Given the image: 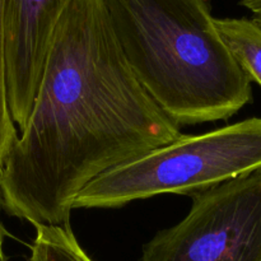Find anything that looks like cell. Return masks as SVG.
I'll return each mask as SVG.
<instances>
[{
  "instance_id": "obj_1",
  "label": "cell",
  "mask_w": 261,
  "mask_h": 261,
  "mask_svg": "<svg viewBox=\"0 0 261 261\" xmlns=\"http://www.w3.org/2000/svg\"><path fill=\"white\" fill-rule=\"evenodd\" d=\"M180 135L130 70L102 0H68L0 171L2 209L33 227L69 226L91 181Z\"/></svg>"
},
{
  "instance_id": "obj_2",
  "label": "cell",
  "mask_w": 261,
  "mask_h": 261,
  "mask_svg": "<svg viewBox=\"0 0 261 261\" xmlns=\"http://www.w3.org/2000/svg\"><path fill=\"white\" fill-rule=\"evenodd\" d=\"M102 3L130 70L178 126L226 121L252 101L208 0Z\"/></svg>"
},
{
  "instance_id": "obj_3",
  "label": "cell",
  "mask_w": 261,
  "mask_h": 261,
  "mask_svg": "<svg viewBox=\"0 0 261 261\" xmlns=\"http://www.w3.org/2000/svg\"><path fill=\"white\" fill-rule=\"evenodd\" d=\"M261 168V117L177 139L106 171L73 209H115L157 195H188Z\"/></svg>"
},
{
  "instance_id": "obj_4",
  "label": "cell",
  "mask_w": 261,
  "mask_h": 261,
  "mask_svg": "<svg viewBox=\"0 0 261 261\" xmlns=\"http://www.w3.org/2000/svg\"><path fill=\"white\" fill-rule=\"evenodd\" d=\"M191 199L188 216L147 242L140 261H261V168Z\"/></svg>"
},
{
  "instance_id": "obj_5",
  "label": "cell",
  "mask_w": 261,
  "mask_h": 261,
  "mask_svg": "<svg viewBox=\"0 0 261 261\" xmlns=\"http://www.w3.org/2000/svg\"><path fill=\"white\" fill-rule=\"evenodd\" d=\"M68 0H4L5 83L18 132L27 124L56 23Z\"/></svg>"
},
{
  "instance_id": "obj_6",
  "label": "cell",
  "mask_w": 261,
  "mask_h": 261,
  "mask_svg": "<svg viewBox=\"0 0 261 261\" xmlns=\"http://www.w3.org/2000/svg\"><path fill=\"white\" fill-rule=\"evenodd\" d=\"M214 24L240 68L261 87V27L247 18H214Z\"/></svg>"
},
{
  "instance_id": "obj_7",
  "label": "cell",
  "mask_w": 261,
  "mask_h": 261,
  "mask_svg": "<svg viewBox=\"0 0 261 261\" xmlns=\"http://www.w3.org/2000/svg\"><path fill=\"white\" fill-rule=\"evenodd\" d=\"M28 261H93L79 245L70 224L36 226Z\"/></svg>"
},
{
  "instance_id": "obj_8",
  "label": "cell",
  "mask_w": 261,
  "mask_h": 261,
  "mask_svg": "<svg viewBox=\"0 0 261 261\" xmlns=\"http://www.w3.org/2000/svg\"><path fill=\"white\" fill-rule=\"evenodd\" d=\"M240 5L251 12L252 20L261 27V0H240Z\"/></svg>"
},
{
  "instance_id": "obj_9",
  "label": "cell",
  "mask_w": 261,
  "mask_h": 261,
  "mask_svg": "<svg viewBox=\"0 0 261 261\" xmlns=\"http://www.w3.org/2000/svg\"><path fill=\"white\" fill-rule=\"evenodd\" d=\"M0 213H2V201H0ZM7 237H9V232L7 231V228L3 224L2 218H0V261H8V257L4 251V244Z\"/></svg>"
}]
</instances>
